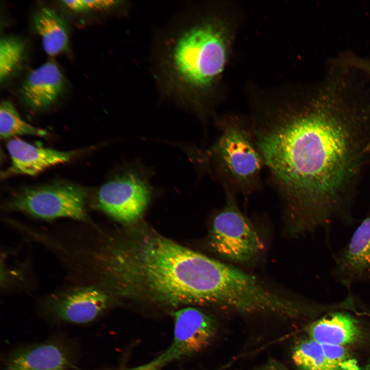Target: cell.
I'll list each match as a JSON object with an SVG mask.
<instances>
[{
  "instance_id": "obj_8",
  "label": "cell",
  "mask_w": 370,
  "mask_h": 370,
  "mask_svg": "<svg viewBox=\"0 0 370 370\" xmlns=\"http://www.w3.org/2000/svg\"><path fill=\"white\" fill-rule=\"evenodd\" d=\"M147 182L128 173L103 184L97 191L96 206L120 222L131 223L139 219L150 200Z\"/></svg>"
},
{
  "instance_id": "obj_7",
  "label": "cell",
  "mask_w": 370,
  "mask_h": 370,
  "mask_svg": "<svg viewBox=\"0 0 370 370\" xmlns=\"http://www.w3.org/2000/svg\"><path fill=\"white\" fill-rule=\"evenodd\" d=\"M173 341L166 350L152 361L128 370H161L182 358L197 354L208 346L215 335L214 320L196 308L174 312Z\"/></svg>"
},
{
  "instance_id": "obj_14",
  "label": "cell",
  "mask_w": 370,
  "mask_h": 370,
  "mask_svg": "<svg viewBox=\"0 0 370 370\" xmlns=\"http://www.w3.org/2000/svg\"><path fill=\"white\" fill-rule=\"evenodd\" d=\"M67 363L59 346L44 343L17 351L9 360L5 370H64Z\"/></svg>"
},
{
  "instance_id": "obj_18",
  "label": "cell",
  "mask_w": 370,
  "mask_h": 370,
  "mask_svg": "<svg viewBox=\"0 0 370 370\" xmlns=\"http://www.w3.org/2000/svg\"><path fill=\"white\" fill-rule=\"evenodd\" d=\"M24 45L14 37H4L0 42V80L7 78L20 64Z\"/></svg>"
},
{
  "instance_id": "obj_23",
  "label": "cell",
  "mask_w": 370,
  "mask_h": 370,
  "mask_svg": "<svg viewBox=\"0 0 370 370\" xmlns=\"http://www.w3.org/2000/svg\"><path fill=\"white\" fill-rule=\"evenodd\" d=\"M258 370H286L280 364L274 362H271L265 366L260 368Z\"/></svg>"
},
{
  "instance_id": "obj_9",
  "label": "cell",
  "mask_w": 370,
  "mask_h": 370,
  "mask_svg": "<svg viewBox=\"0 0 370 370\" xmlns=\"http://www.w3.org/2000/svg\"><path fill=\"white\" fill-rule=\"evenodd\" d=\"M106 292L95 286L71 288L52 297L49 308L62 320L73 323H86L97 317L106 307Z\"/></svg>"
},
{
  "instance_id": "obj_20",
  "label": "cell",
  "mask_w": 370,
  "mask_h": 370,
  "mask_svg": "<svg viewBox=\"0 0 370 370\" xmlns=\"http://www.w3.org/2000/svg\"><path fill=\"white\" fill-rule=\"evenodd\" d=\"M345 64L361 70L370 75V60L359 57L354 54H346L341 58ZM370 150V142L367 147V151Z\"/></svg>"
},
{
  "instance_id": "obj_1",
  "label": "cell",
  "mask_w": 370,
  "mask_h": 370,
  "mask_svg": "<svg viewBox=\"0 0 370 370\" xmlns=\"http://www.w3.org/2000/svg\"><path fill=\"white\" fill-rule=\"evenodd\" d=\"M327 78L302 107L249 124L295 235L346 218V192L370 142L367 109L342 78Z\"/></svg>"
},
{
  "instance_id": "obj_2",
  "label": "cell",
  "mask_w": 370,
  "mask_h": 370,
  "mask_svg": "<svg viewBox=\"0 0 370 370\" xmlns=\"http://www.w3.org/2000/svg\"><path fill=\"white\" fill-rule=\"evenodd\" d=\"M98 250L96 262L114 294L176 307H223L233 295L231 266L152 231L140 230Z\"/></svg>"
},
{
  "instance_id": "obj_15",
  "label": "cell",
  "mask_w": 370,
  "mask_h": 370,
  "mask_svg": "<svg viewBox=\"0 0 370 370\" xmlns=\"http://www.w3.org/2000/svg\"><path fill=\"white\" fill-rule=\"evenodd\" d=\"M33 23L47 54L54 56L66 50L69 42L67 25L53 10L40 8L33 16Z\"/></svg>"
},
{
  "instance_id": "obj_21",
  "label": "cell",
  "mask_w": 370,
  "mask_h": 370,
  "mask_svg": "<svg viewBox=\"0 0 370 370\" xmlns=\"http://www.w3.org/2000/svg\"><path fill=\"white\" fill-rule=\"evenodd\" d=\"M61 2L66 7L75 12L88 11L85 0H64L61 1Z\"/></svg>"
},
{
  "instance_id": "obj_17",
  "label": "cell",
  "mask_w": 370,
  "mask_h": 370,
  "mask_svg": "<svg viewBox=\"0 0 370 370\" xmlns=\"http://www.w3.org/2000/svg\"><path fill=\"white\" fill-rule=\"evenodd\" d=\"M46 131L34 127L23 120L11 102L3 101L0 105V136L7 139L19 135L45 136Z\"/></svg>"
},
{
  "instance_id": "obj_4",
  "label": "cell",
  "mask_w": 370,
  "mask_h": 370,
  "mask_svg": "<svg viewBox=\"0 0 370 370\" xmlns=\"http://www.w3.org/2000/svg\"><path fill=\"white\" fill-rule=\"evenodd\" d=\"M225 33L213 22L193 27L179 39L172 55L174 71L195 88L209 86L223 70L227 57Z\"/></svg>"
},
{
  "instance_id": "obj_3",
  "label": "cell",
  "mask_w": 370,
  "mask_h": 370,
  "mask_svg": "<svg viewBox=\"0 0 370 370\" xmlns=\"http://www.w3.org/2000/svg\"><path fill=\"white\" fill-rule=\"evenodd\" d=\"M219 129L218 138L204 156L205 161L225 191L244 195L257 192L265 166L249 124L228 118Z\"/></svg>"
},
{
  "instance_id": "obj_10",
  "label": "cell",
  "mask_w": 370,
  "mask_h": 370,
  "mask_svg": "<svg viewBox=\"0 0 370 370\" xmlns=\"http://www.w3.org/2000/svg\"><path fill=\"white\" fill-rule=\"evenodd\" d=\"M333 275L347 287L370 278V214L337 255Z\"/></svg>"
},
{
  "instance_id": "obj_16",
  "label": "cell",
  "mask_w": 370,
  "mask_h": 370,
  "mask_svg": "<svg viewBox=\"0 0 370 370\" xmlns=\"http://www.w3.org/2000/svg\"><path fill=\"white\" fill-rule=\"evenodd\" d=\"M292 359L299 370H342L327 357L322 344L311 338L294 346Z\"/></svg>"
},
{
  "instance_id": "obj_12",
  "label": "cell",
  "mask_w": 370,
  "mask_h": 370,
  "mask_svg": "<svg viewBox=\"0 0 370 370\" xmlns=\"http://www.w3.org/2000/svg\"><path fill=\"white\" fill-rule=\"evenodd\" d=\"M64 88L63 74L57 65L50 61L29 73L22 85L21 93L31 108L41 110L55 102Z\"/></svg>"
},
{
  "instance_id": "obj_22",
  "label": "cell",
  "mask_w": 370,
  "mask_h": 370,
  "mask_svg": "<svg viewBox=\"0 0 370 370\" xmlns=\"http://www.w3.org/2000/svg\"><path fill=\"white\" fill-rule=\"evenodd\" d=\"M88 10H100L113 5L115 2L104 0H85Z\"/></svg>"
},
{
  "instance_id": "obj_11",
  "label": "cell",
  "mask_w": 370,
  "mask_h": 370,
  "mask_svg": "<svg viewBox=\"0 0 370 370\" xmlns=\"http://www.w3.org/2000/svg\"><path fill=\"white\" fill-rule=\"evenodd\" d=\"M6 146L11 163L4 172V177L17 174L34 176L49 167L69 161L75 154L73 152L36 146L18 138L10 140Z\"/></svg>"
},
{
  "instance_id": "obj_5",
  "label": "cell",
  "mask_w": 370,
  "mask_h": 370,
  "mask_svg": "<svg viewBox=\"0 0 370 370\" xmlns=\"http://www.w3.org/2000/svg\"><path fill=\"white\" fill-rule=\"evenodd\" d=\"M226 192L224 207L214 217L209 244L217 254L231 262L248 264L260 256L263 244L249 219L239 209L235 194Z\"/></svg>"
},
{
  "instance_id": "obj_24",
  "label": "cell",
  "mask_w": 370,
  "mask_h": 370,
  "mask_svg": "<svg viewBox=\"0 0 370 370\" xmlns=\"http://www.w3.org/2000/svg\"><path fill=\"white\" fill-rule=\"evenodd\" d=\"M359 370H370V359L366 365L362 367L361 369H359Z\"/></svg>"
},
{
  "instance_id": "obj_13",
  "label": "cell",
  "mask_w": 370,
  "mask_h": 370,
  "mask_svg": "<svg viewBox=\"0 0 370 370\" xmlns=\"http://www.w3.org/2000/svg\"><path fill=\"white\" fill-rule=\"evenodd\" d=\"M309 334L321 344L344 346L356 342L361 332L353 317L344 312H334L313 323Z\"/></svg>"
},
{
  "instance_id": "obj_19",
  "label": "cell",
  "mask_w": 370,
  "mask_h": 370,
  "mask_svg": "<svg viewBox=\"0 0 370 370\" xmlns=\"http://www.w3.org/2000/svg\"><path fill=\"white\" fill-rule=\"evenodd\" d=\"M327 357L342 370H359L356 362L343 346L321 344Z\"/></svg>"
},
{
  "instance_id": "obj_6",
  "label": "cell",
  "mask_w": 370,
  "mask_h": 370,
  "mask_svg": "<svg viewBox=\"0 0 370 370\" xmlns=\"http://www.w3.org/2000/svg\"><path fill=\"white\" fill-rule=\"evenodd\" d=\"M86 197V191L79 186L51 184L24 189L12 198L8 206L42 219L85 220Z\"/></svg>"
}]
</instances>
